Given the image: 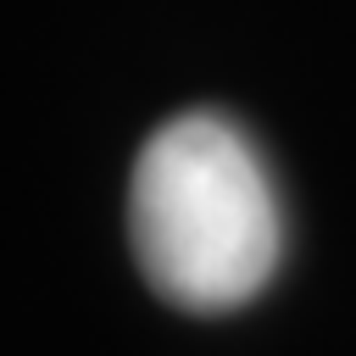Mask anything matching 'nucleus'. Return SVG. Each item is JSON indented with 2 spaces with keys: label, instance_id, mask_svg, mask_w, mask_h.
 I'll return each instance as SVG.
<instances>
[{
  "label": "nucleus",
  "instance_id": "f257e3e1",
  "mask_svg": "<svg viewBox=\"0 0 356 356\" xmlns=\"http://www.w3.org/2000/svg\"><path fill=\"white\" fill-rule=\"evenodd\" d=\"M128 245L145 284L178 312L217 317L267 289L284 256V206L234 117L178 111L139 145Z\"/></svg>",
  "mask_w": 356,
  "mask_h": 356
}]
</instances>
